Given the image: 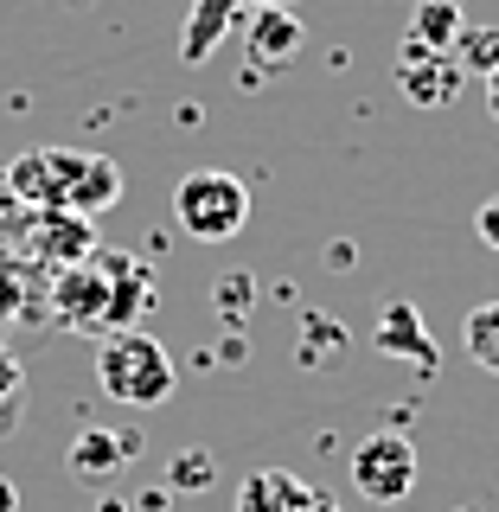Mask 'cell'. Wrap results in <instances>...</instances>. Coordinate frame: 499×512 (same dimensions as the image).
<instances>
[{
    "label": "cell",
    "mask_w": 499,
    "mask_h": 512,
    "mask_svg": "<svg viewBox=\"0 0 499 512\" xmlns=\"http://www.w3.org/2000/svg\"><path fill=\"white\" fill-rule=\"evenodd\" d=\"M487 109H493V116H499V71L487 77Z\"/></svg>",
    "instance_id": "cell-27"
},
{
    "label": "cell",
    "mask_w": 499,
    "mask_h": 512,
    "mask_svg": "<svg viewBox=\"0 0 499 512\" xmlns=\"http://www.w3.org/2000/svg\"><path fill=\"white\" fill-rule=\"evenodd\" d=\"M237 20H244V0H192L186 32H180V58L186 64H212Z\"/></svg>",
    "instance_id": "cell-13"
},
{
    "label": "cell",
    "mask_w": 499,
    "mask_h": 512,
    "mask_svg": "<svg viewBox=\"0 0 499 512\" xmlns=\"http://www.w3.org/2000/svg\"><path fill=\"white\" fill-rule=\"evenodd\" d=\"M122 192H128V173L116 167V160H109V154H84L71 192H64V212L103 218V212H116V205H122Z\"/></svg>",
    "instance_id": "cell-14"
},
{
    "label": "cell",
    "mask_w": 499,
    "mask_h": 512,
    "mask_svg": "<svg viewBox=\"0 0 499 512\" xmlns=\"http://www.w3.org/2000/svg\"><path fill=\"white\" fill-rule=\"evenodd\" d=\"M218 480V461L205 455V448H180V455H173V468H167V487L173 493H205Z\"/></svg>",
    "instance_id": "cell-18"
},
{
    "label": "cell",
    "mask_w": 499,
    "mask_h": 512,
    "mask_svg": "<svg viewBox=\"0 0 499 512\" xmlns=\"http://www.w3.org/2000/svg\"><path fill=\"white\" fill-rule=\"evenodd\" d=\"M26 308V282H20V269L13 263H0V327H13Z\"/></svg>",
    "instance_id": "cell-20"
},
{
    "label": "cell",
    "mask_w": 499,
    "mask_h": 512,
    "mask_svg": "<svg viewBox=\"0 0 499 512\" xmlns=\"http://www.w3.org/2000/svg\"><path fill=\"white\" fill-rule=\"evenodd\" d=\"M26 250H32V256H45L52 269H64V263H84V256L96 250V231H90V218H84V212H64V205H52V212L32 218Z\"/></svg>",
    "instance_id": "cell-10"
},
{
    "label": "cell",
    "mask_w": 499,
    "mask_h": 512,
    "mask_svg": "<svg viewBox=\"0 0 499 512\" xmlns=\"http://www.w3.org/2000/svg\"><path fill=\"white\" fill-rule=\"evenodd\" d=\"M448 58L468 77H493L499 71V26H461L455 45H448Z\"/></svg>",
    "instance_id": "cell-17"
},
{
    "label": "cell",
    "mask_w": 499,
    "mask_h": 512,
    "mask_svg": "<svg viewBox=\"0 0 499 512\" xmlns=\"http://www.w3.org/2000/svg\"><path fill=\"white\" fill-rule=\"evenodd\" d=\"M308 512H340V500H333V493H320V487H314V506H308Z\"/></svg>",
    "instance_id": "cell-26"
},
{
    "label": "cell",
    "mask_w": 499,
    "mask_h": 512,
    "mask_svg": "<svg viewBox=\"0 0 499 512\" xmlns=\"http://www.w3.org/2000/svg\"><path fill=\"white\" fill-rule=\"evenodd\" d=\"M244 45H250L256 71H288L301 58V45H308L301 13L295 7H244Z\"/></svg>",
    "instance_id": "cell-7"
},
{
    "label": "cell",
    "mask_w": 499,
    "mask_h": 512,
    "mask_svg": "<svg viewBox=\"0 0 499 512\" xmlns=\"http://www.w3.org/2000/svg\"><path fill=\"white\" fill-rule=\"evenodd\" d=\"M474 231H480V244H487V250H499V192L474 212Z\"/></svg>",
    "instance_id": "cell-22"
},
{
    "label": "cell",
    "mask_w": 499,
    "mask_h": 512,
    "mask_svg": "<svg viewBox=\"0 0 499 512\" xmlns=\"http://www.w3.org/2000/svg\"><path fill=\"white\" fill-rule=\"evenodd\" d=\"M378 346H384V359H404V365H416V372H436L442 365V352H436V340H429L416 301H384L378 308Z\"/></svg>",
    "instance_id": "cell-9"
},
{
    "label": "cell",
    "mask_w": 499,
    "mask_h": 512,
    "mask_svg": "<svg viewBox=\"0 0 499 512\" xmlns=\"http://www.w3.org/2000/svg\"><path fill=\"white\" fill-rule=\"evenodd\" d=\"M416 448L410 436H397V429H378V436H365L359 448H352V487L365 493L372 506H397L416 493Z\"/></svg>",
    "instance_id": "cell-3"
},
{
    "label": "cell",
    "mask_w": 499,
    "mask_h": 512,
    "mask_svg": "<svg viewBox=\"0 0 499 512\" xmlns=\"http://www.w3.org/2000/svg\"><path fill=\"white\" fill-rule=\"evenodd\" d=\"M32 218H39V212H32L20 192L7 186V173H0V244H26V237H32Z\"/></svg>",
    "instance_id": "cell-19"
},
{
    "label": "cell",
    "mask_w": 499,
    "mask_h": 512,
    "mask_svg": "<svg viewBox=\"0 0 499 512\" xmlns=\"http://www.w3.org/2000/svg\"><path fill=\"white\" fill-rule=\"evenodd\" d=\"M244 7H301V0H244Z\"/></svg>",
    "instance_id": "cell-28"
},
{
    "label": "cell",
    "mask_w": 499,
    "mask_h": 512,
    "mask_svg": "<svg viewBox=\"0 0 499 512\" xmlns=\"http://www.w3.org/2000/svg\"><path fill=\"white\" fill-rule=\"evenodd\" d=\"M52 314L64 327H84V333H109V276L96 263V250L84 263H64L52 282Z\"/></svg>",
    "instance_id": "cell-4"
},
{
    "label": "cell",
    "mask_w": 499,
    "mask_h": 512,
    "mask_svg": "<svg viewBox=\"0 0 499 512\" xmlns=\"http://www.w3.org/2000/svg\"><path fill=\"white\" fill-rule=\"evenodd\" d=\"M461 26H468V20H461V0H416V13H410V32H404V39L429 45V52H448Z\"/></svg>",
    "instance_id": "cell-15"
},
{
    "label": "cell",
    "mask_w": 499,
    "mask_h": 512,
    "mask_svg": "<svg viewBox=\"0 0 499 512\" xmlns=\"http://www.w3.org/2000/svg\"><path fill=\"white\" fill-rule=\"evenodd\" d=\"M96 384H103V397H109V404H122V410H154V404H167V397H173L180 365L167 359V346H160V340L122 327V333H109V340H103V352H96Z\"/></svg>",
    "instance_id": "cell-1"
},
{
    "label": "cell",
    "mask_w": 499,
    "mask_h": 512,
    "mask_svg": "<svg viewBox=\"0 0 499 512\" xmlns=\"http://www.w3.org/2000/svg\"><path fill=\"white\" fill-rule=\"evenodd\" d=\"M96 263H103V276H109V333L135 327V320L154 308V269L141 263V256L103 250V244H96Z\"/></svg>",
    "instance_id": "cell-8"
},
{
    "label": "cell",
    "mask_w": 499,
    "mask_h": 512,
    "mask_svg": "<svg viewBox=\"0 0 499 512\" xmlns=\"http://www.w3.org/2000/svg\"><path fill=\"white\" fill-rule=\"evenodd\" d=\"M0 512H20V487H13L7 474H0Z\"/></svg>",
    "instance_id": "cell-24"
},
{
    "label": "cell",
    "mask_w": 499,
    "mask_h": 512,
    "mask_svg": "<svg viewBox=\"0 0 499 512\" xmlns=\"http://www.w3.org/2000/svg\"><path fill=\"white\" fill-rule=\"evenodd\" d=\"M455 512H468V506H455Z\"/></svg>",
    "instance_id": "cell-29"
},
{
    "label": "cell",
    "mask_w": 499,
    "mask_h": 512,
    "mask_svg": "<svg viewBox=\"0 0 499 512\" xmlns=\"http://www.w3.org/2000/svg\"><path fill=\"white\" fill-rule=\"evenodd\" d=\"M167 500H173V487H148V493L135 500V512H167Z\"/></svg>",
    "instance_id": "cell-23"
},
{
    "label": "cell",
    "mask_w": 499,
    "mask_h": 512,
    "mask_svg": "<svg viewBox=\"0 0 499 512\" xmlns=\"http://www.w3.org/2000/svg\"><path fill=\"white\" fill-rule=\"evenodd\" d=\"M141 455V436L135 429H77V442L64 448V468L77 480H109L116 468Z\"/></svg>",
    "instance_id": "cell-11"
},
{
    "label": "cell",
    "mask_w": 499,
    "mask_h": 512,
    "mask_svg": "<svg viewBox=\"0 0 499 512\" xmlns=\"http://www.w3.org/2000/svg\"><path fill=\"white\" fill-rule=\"evenodd\" d=\"M20 397H26V365L13 359L7 346H0V410H7V404H20Z\"/></svg>",
    "instance_id": "cell-21"
},
{
    "label": "cell",
    "mask_w": 499,
    "mask_h": 512,
    "mask_svg": "<svg viewBox=\"0 0 499 512\" xmlns=\"http://www.w3.org/2000/svg\"><path fill=\"white\" fill-rule=\"evenodd\" d=\"M77 167H84V154H77V148H32V154H20L13 167H0V173H7V186L20 192L32 212H52V205H64Z\"/></svg>",
    "instance_id": "cell-5"
},
{
    "label": "cell",
    "mask_w": 499,
    "mask_h": 512,
    "mask_svg": "<svg viewBox=\"0 0 499 512\" xmlns=\"http://www.w3.org/2000/svg\"><path fill=\"white\" fill-rule=\"evenodd\" d=\"M173 224L199 244H231L250 224V186L224 167H199L173 186Z\"/></svg>",
    "instance_id": "cell-2"
},
{
    "label": "cell",
    "mask_w": 499,
    "mask_h": 512,
    "mask_svg": "<svg viewBox=\"0 0 499 512\" xmlns=\"http://www.w3.org/2000/svg\"><path fill=\"white\" fill-rule=\"evenodd\" d=\"M461 346H468V359L480 365V372L499 378V301L468 308V320H461Z\"/></svg>",
    "instance_id": "cell-16"
},
{
    "label": "cell",
    "mask_w": 499,
    "mask_h": 512,
    "mask_svg": "<svg viewBox=\"0 0 499 512\" xmlns=\"http://www.w3.org/2000/svg\"><path fill=\"white\" fill-rule=\"evenodd\" d=\"M314 487L295 468H256L237 480V512H308Z\"/></svg>",
    "instance_id": "cell-12"
},
{
    "label": "cell",
    "mask_w": 499,
    "mask_h": 512,
    "mask_svg": "<svg viewBox=\"0 0 499 512\" xmlns=\"http://www.w3.org/2000/svg\"><path fill=\"white\" fill-rule=\"evenodd\" d=\"M13 429H20V404H7V410H0V436H13Z\"/></svg>",
    "instance_id": "cell-25"
},
{
    "label": "cell",
    "mask_w": 499,
    "mask_h": 512,
    "mask_svg": "<svg viewBox=\"0 0 499 512\" xmlns=\"http://www.w3.org/2000/svg\"><path fill=\"white\" fill-rule=\"evenodd\" d=\"M468 84V71H461L448 52H429V45L404 39V52H397V90L410 96L416 109H448Z\"/></svg>",
    "instance_id": "cell-6"
}]
</instances>
